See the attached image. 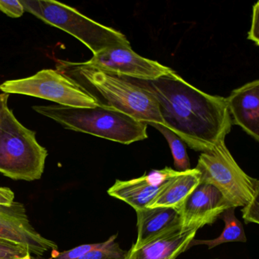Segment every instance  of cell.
<instances>
[{"label": "cell", "mask_w": 259, "mask_h": 259, "mask_svg": "<svg viewBox=\"0 0 259 259\" xmlns=\"http://www.w3.org/2000/svg\"><path fill=\"white\" fill-rule=\"evenodd\" d=\"M48 156L35 132L24 126L7 107L0 117V174L14 180H40Z\"/></svg>", "instance_id": "obj_4"}, {"label": "cell", "mask_w": 259, "mask_h": 259, "mask_svg": "<svg viewBox=\"0 0 259 259\" xmlns=\"http://www.w3.org/2000/svg\"><path fill=\"white\" fill-rule=\"evenodd\" d=\"M201 183V172L196 168L182 172L171 179L148 208L174 207L180 210L188 197Z\"/></svg>", "instance_id": "obj_15"}, {"label": "cell", "mask_w": 259, "mask_h": 259, "mask_svg": "<svg viewBox=\"0 0 259 259\" xmlns=\"http://www.w3.org/2000/svg\"><path fill=\"white\" fill-rule=\"evenodd\" d=\"M0 12L9 17L17 19L22 17L25 13L23 6L19 1H3L0 0Z\"/></svg>", "instance_id": "obj_22"}, {"label": "cell", "mask_w": 259, "mask_h": 259, "mask_svg": "<svg viewBox=\"0 0 259 259\" xmlns=\"http://www.w3.org/2000/svg\"><path fill=\"white\" fill-rule=\"evenodd\" d=\"M117 234L107 239V243L102 248L92 250L78 259H123L126 251L122 250L115 242Z\"/></svg>", "instance_id": "obj_18"}, {"label": "cell", "mask_w": 259, "mask_h": 259, "mask_svg": "<svg viewBox=\"0 0 259 259\" xmlns=\"http://www.w3.org/2000/svg\"><path fill=\"white\" fill-rule=\"evenodd\" d=\"M154 128H157L167 142L172 153L174 158V166L177 171L185 172L191 169L190 161L184 142L175 133H172L169 128H166L162 124H151Z\"/></svg>", "instance_id": "obj_17"}, {"label": "cell", "mask_w": 259, "mask_h": 259, "mask_svg": "<svg viewBox=\"0 0 259 259\" xmlns=\"http://www.w3.org/2000/svg\"><path fill=\"white\" fill-rule=\"evenodd\" d=\"M167 182L156 186L150 182L145 174L133 180H116L107 190V193L113 198L126 203L136 211L148 207Z\"/></svg>", "instance_id": "obj_14"}, {"label": "cell", "mask_w": 259, "mask_h": 259, "mask_svg": "<svg viewBox=\"0 0 259 259\" xmlns=\"http://www.w3.org/2000/svg\"><path fill=\"white\" fill-rule=\"evenodd\" d=\"M29 250L22 245L0 239V259H31Z\"/></svg>", "instance_id": "obj_19"}, {"label": "cell", "mask_w": 259, "mask_h": 259, "mask_svg": "<svg viewBox=\"0 0 259 259\" xmlns=\"http://www.w3.org/2000/svg\"><path fill=\"white\" fill-rule=\"evenodd\" d=\"M81 63L118 76L140 81H154L174 71L158 62L136 54L131 45L112 47Z\"/></svg>", "instance_id": "obj_8"}, {"label": "cell", "mask_w": 259, "mask_h": 259, "mask_svg": "<svg viewBox=\"0 0 259 259\" xmlns=\"http://www.w3.org/2000/svg\"><path fill=\"white\" fill-rule=\"evenodd\" d=\"M34 111L61 125L66 130L92 135L112 142L130 145L148 139V124L108 106L68 107L34 106Z\"/></svg>", "instance_id": "obj_3"}, {"label": "cell", "mask_w": 259, "mask_h": 259, "mask_svg": "<svg viewBox=\"0 0 259 259\" xmlns=\"http://www.w3.org/2000/svg\"><path fill=\"white\" fill-rule=\"evenodd\" d=\"M3 93L27 95L68 107H95L98 101L57 69H43L35 75L8 80L0 84Z\"/></svg>", "instance_id": "obj_7"}, {"label": "cell", "mask_w": 259, "mask_h": 259, "mask_svg": "<svg viewBox=\"0 0 259 259\" xmlns=\"http://www.w3.org/2000/svg\"><path fill=\"white\" fill-rule=\"evenodd\" d=\"M138 237L130 249H137L153 239L181 227V213L174 207L136 210Z\"/></svg>", "instance_id": "obj_12"}, {"label": "cell", "mask_w": 259, "mask_h": 259, "mask_svg": "<svg viewBox=\"0 0 259 259\" xmlns=\"http://www.w3.org/2000/svg\"><path fill=\"white\" fill-rule=\"evenodd\" d=\"M230 207H233L217 188L209 183H200L180 209L181 230H199L210 225Z\"/></svg>", "instance_id": "obj_10"}, {"label": "cell", "mask_w": 259, "mask_h": 259, "mask_svg": "<svg viewBox=\"0 0 259 259\" xmlns=\"http://www.w3.org/2000/svg\"><path fill=\"white\" fill-rule=\"evenodd\" d=\"M195 168L201 172V183L217 188L232 207H243L259 192L258 180L242 170L226 146L225 140L201 153Z\"/></svg>", "instance_id": "obj_6"}, {"label": "cell", "mask_w": 259, "mask_h": 259, "mask_svg": "<svg viewBox=\"0 0 259 259\" xmlns=\"http://www.w3.org/2000/svg\"><path fill=\"white\" fill-rule=\"evenodd\" d=\"M235 209L236 207H230L221 215V219L225 223V227L218 237L210 240H195L194 239L189 247L195 245H206L210 249L226 242H246L243 226L235 215Z\"/></svg>", "instance_id": "obj_16"}, {"label": "cell", "mask_w": 259, "mask_h": 259, "mask_svg": "<svg viewBox=\"0 0 259 259\" xmlns=\"http://www.w3.org/2000/svg\"><path fill=\"white\" fill-rule=\"evenodd\" d=\"M248 40H251L259 45V2L256 3L252 7V16H251V28L248 33Z\"/></svg>", "instance_id": "obj_23"}, {"label": "cell", "mask_w": 259, "mask_h": 259, "mask_svg": "<svg viewBox=\"0 0 259 259\" xmlns=\"http://www.w3.org/2000/svg\"><path fill=\"white\" fill-rule=\"evenodd\" d=\"M258 196L259 192L254 195V198L248 204L242 207V218L246 224L254 223V224H257L259 223Z\"/></svg>", "instance_id": "obj_21"}, {"label": "cell", "mask_w": 259, "mask_h": 259, "mask_svg": "<svg viewBox=\"0 0 259 259\" xmlns=\"http://www.w3.org/2000/svg\"><path fill=\"white\" fill-rule=\"evenodd\" d=\"M198 229L182 231L181 227L165 233L137 249L126 251L123 259H177L189 248Z\"/></svg>", "instance_id": "obj_13"}, {"label": "cell", "mask_w": 259, "mask_h": 259, "mask_svg": "<svg viewBox=\"0 0 259 259\" xmlns=\"http://www.w3.org/2000/svg\"><path fill=\"white\" fill-rule=\"evenodd\" d=\"M0 239L11 241L29 250L32 255L43 257L47 252H58V245L34 228L22 203L0 205Z\"/></svg>", "instance_id": "obj_9"}, {"label": "cell", "mask_w": 259, "mask_h": 259, "mask_svg": "<svg viewBox=\"0 0 259 259\" xmlns=\"http://www.w3.org/2000/svg\"><path fill=\"white\" fill-rule=\"evenodd\" d=\"M56 67L98 104L113 107L150 125H163L155 98L134 80L86 66L82 63L57 60Z\"/></svg>", "instance_id": "obj_2"}, {"label": "cell", "mask_w": 259, "mask_h": 259, "mask_svg": "<svg viewBox=\"0 0 259 259\" xmlns=\"http://www.w3.org/2000/svg\"><path fill=\"white\" fill-rule=\"evenodd\" d=\"M232 123L259 140V81H250L235 89L226 98Z\"/></svg>", "instance_id": "obj_11"}, {"label": "cell", "mask_w": 259, "mask_h": 259, "mask_svg": "<svg viewBox=\"0 0 259 259\" xmlns=\"http://www.w3.org/2000/svg\"><path fill=\"white\" fill-rule=\"evenodd\" d=\"M107 243V240L101 243L84 244L75 247L72 249L63 252H57L53 254V257L50 259H78L84 254H87L92 250L98 249L102 248Z\"/></svg>", "instance_id": "obj_20"}, {"label": "cell", "mask_w": 259, "mask_h": 259, "mask_svg": "<svg viewBox=\"0 0 259 259\" xmlns=\"http://www.w3.org/2000/svg\"><path fill=\"white\" fill-rule=\"evenodd\" d=\"M133 80L155 98L163 125L192 149L207 152L230 133L225 98L196 89L174 71L154 81Z\"/></svg>", "instance_id": "obj_1"}, {"label": "cell", "mask_w": 259, "mask_h": 259, "mask_svg": "<svg viewBox=\"0 0 259 259\" xmlns=\"http://www.w3.org/2000/svg\"><path fill=\"white\" fill-rule=\"evenodd\" d=\"M25 11L78 39L93 55L119 45H131L120 31L101 25L69 6L53 0H20Z\"/></svg>", "instance_id": "obj_5"}, {"label": "cell", "mask_w": 259, "mask_h": 259, "mask_svg": "<svg viewBox=\"0 0 259 259\" xmlns=\"http://www.w3.org/2000/svg\"><path fill=\"white\" fill-rule=\"evenodd\" d=\"M14 199V192L10 188L0 187V205L10 206Z\"/></svg>", "instance_id": "obj_24"}, {"label": "cell", "mask_w": 259, "mask_h": 259, "mask_svg": "<svg viewBox=\"0 0 259 259\" xmlns=\"http://www.w3.org/2000/svg\"><path fill=\"white\" fill-rule=\"evenodd\" d=\"M10 95L8 94H0V117L2 116L3 112L8 107V101Z\"/></svg>", "instance_id": "obj_25"}, {"label": "cell", "mask_w": 259, "mask_h": 259, "mask_svg": "<svg viewBox=\"0 0 259 259\" xmlns=\"http://www.w3.org/2000/svg\"><path fill=\"white\" fill-rule=\"evenodd\" d=\"M31 259H39V258H37V257H31Z\"/></svg>", "instance_id": "obj_26"}]
</instances>
